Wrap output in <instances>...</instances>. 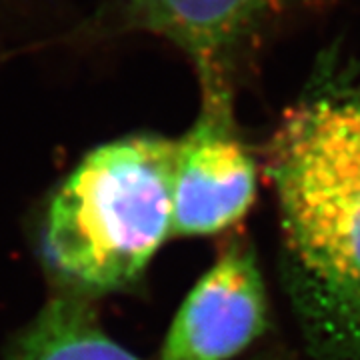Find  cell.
Wrapping results in <instances>:
<instances>
[{
    "mask_svg": "<svg viewBox=\"0 0 360 360\" xmlns=\"http://www.w3.org/2000/svg\"><path fill=\"white\" fill-rule=\"evenodd\" d=\"M354 96H356V98H360V84H359V89L354 90Z\"/></svg>",
    "mask_w": 360,
    "mask_h": 360,
    "instance_id": "cell-7",
    "label": "cell"
},
{
    "mask_svg": "<svg viewBox=\"0 0 360 360\" xmlns=\"http://www.w3.org/2000/svg\"><path fill=\"white\" fill-rule=\"evenodd\" d=\"M269 330V290L257 248L234 236L182 300L160 360H232Z\"/></svg>",
    "mask_w": 360,
    "mask_h": 360,
    "instance_id": "cell-4",
    "label": "cell"
},
{
    "mask_svg": "<svg viewBox=\"0 0 360 360\" xmlns=\"http://www.w3.org/2000/svg\"><path fill=\"white\" fill-rule=\"evenodd\" d=\"M257 194V162L234 127L231 90L202 92L200 115L176 139L172 236L231 231L252 210Z\"/></svg>",
    "mask_w": 360,
    "mask_h": 360,
    "instance_id": "cell-3",
    "label": "cell"
},
{
    "mask_svg": "<svg viewBox=\"0 0 360 360\" xmlns=\"http://www.w3.org/2000/svg\"><path fill=\"white\" fill-rule=\"evenodd\" d=\"M6 360H142L104 333L89 298L60 292L16 336ZM252 360H295L264 350Z\"/></svg>",
    "mask_w": 360,
    "mask_h": 360,
    "instance_id": "cell-6",
    "label": "cell"
},
{
    "mask_svg": "<svg viewBox=\"0 0 360 360\" xmlns=\"http://www.w3.org/2000/svg\"><path fill=\"white\" fill-rule=\"evenodd\" d=\"M130 28L170 40L191 60L202 92L229 86V60L270 0H118Z\"/></svg>",
    "mask_w": 360,
    "mask_h": 360,
    "instance_id": "cell-5",
    "label": "cell"
},
{
    "mask_svg": "<svg viewBox=\"0 0 360 360\" xmlns=\"http://www.w3.org/2000/svg\"><path fill=\"white\" fill-rule=\"evenodd\" d=\"M176 141L132 134L90 150L52 194L42 262L66 295L101 296L141 281L172 236Z\"/></svg>",
    "mask_w": 360,
    "mask_h": 360,
    "instance_id": "cell-2",
    "label": "cell"
},
{
    "mask_svg": "<svg viewBox=\"0 0 360 360\" xmlns=\"http://www.w3.org/2000/svg\"><path fill=\"white\" fill-rule=\"evenodd\" d=\"M281 274L309 359L360 316V98L288 110L266 150Z\"/></svg>",
    "mask_w": 360,
    "mask_h": 360,
    "instance_id": "cell-1",
    "label": "cell"
}]
</instances>
